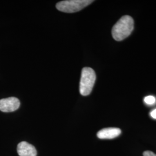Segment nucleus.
<instances>
[{
	"label": "nucleus",
	"instance_id": "0eeeda50",
	"mask_svg": "<svg viewBox=\"0 0 156 156\" xmlns=\"http://www.w3.org/2000/svg\"><path fill=\"white\" fill-rule=\"evenodd\" d=\"M144 101L146 104L148 105H153L156 102V98L154 96L149 95L145 97L144 98Z\"/></svg>",
	"mask_w": 156,
	"mask_h": 156
},
{
	"label": "nucleus",
	"instance_id": "7ed1b4c3",
	"mask_svg": "<svg viewBox=\"0 0 156 156\" xmlns=\"http://www.w3.org/2000/svg\"><path fill=\"white\" fill-rule=\"evenodd\" d=\"M93 2L94 1L91 0L62 1L56 4V8L58 11L65 13H74L81 11Z\"/></svg>",
	"mask_w": 156,
	"mask_h": 156
},
{
	"label": "nucleus",
	"instance_id": "39448f33",
	"mask_svg": "<svg viewBox=\"0 0 156 156\" xmlns=\"http://www.w3.org/2000/svg\"><path fill=\"white\" fill-rule=\"evenodd\" d=\"M17 151L19 156H36L37 152L33 145L23 141L17 145Z\"/></svg>",
	"mask_w": 156,
	"mask_h": 156
},
{
	"label": "nucleus",
	"instance_id": "6e6552de",
	"mask_svg": "<svg viewBox=\"0 0 156 156\" xmlns=\"http://www.w3.org/2000/svg\"><path fill=\"white\" fill-rule=\"evenodd\" d=\"M144 156H156V154L151 151H145L144 153Z\"/></svg>",
	"mask_w": 156,
	"mask_h": 156
},
{
	"label": "nucleus",
	"instance_id": "f03ea898",
	"mask_svg": "<svg viewBox=\"0 0 156 156\" xmlns=\"http://www.w3.org/2000/svg\"><path fill=\"white\" fill-rule=\"evenodd\" d=\"M96 80L94 71L90 67H84L82 69L79 84L80 94L83 96L89 95L94 87Z\"/></svg>",
	"mask_w": 156,
	"mask_h": 156
},
{
	"label": "nucleus",
	"instance_id": "20e7f679",
	"mask_svg": "<svg viewBox=\"0 0 156 156\" xmlns=\"http://www.w3.org/2000/svg\"><path fill=\"white\" fill-rule=\"evenodd\" d=\"M20 105V101L16 97H9L0 100V111L3 112L15 111Z\"/></svg>",
	"mask_w": 156,
	"mask_h": 156
},
{
	"label": "nucleus",
	"instance_id": "f257e3e1",
	"mask_svg": "<svg viewBox=\"0 0 156 156\" xmlns=\"http://www.w3.org/2000/svg\"><path fill=\"white\" fill-rule=\"evenodd\" d=\"M134 30V20L128 15L122 17L114 25L112 30V37L117 41L126 39Z\"/></svg>",
	"mask_w": 156,
	"mask_h": 156
},
{
	"label": "nucleus",
	"instance_id": "423d86ee",
	"mask_svg": "<svg viewBox=\"0 0 156 156\" xmlns=\"http://www.w3.org/2000/svg\"><path fill=\"white\" fill-rule=\"evenodd\" d=\"M120 129L118 128H105L97 133V136L100 139H113L121 134Z\"/></svg>",
	"mask_w": 156,
	"mask_h": 156
},
{
	"label": "nucleus",
	"instance_id": "1a4fd4ad",
	"mask_svg": "<svg viewBox=\"0 0 156 156\" xmlns=\"http://www.w3.org/2000/svg\"><path fill=\"white\" fill-rule=\"evenodd\" d=\"M151 116L153 117V119H156V109H154L153 111L151 112Z\"/></svg>",
	"mask_w": 156,
	"mask_h": 156
}]
</instances>
